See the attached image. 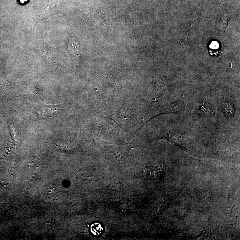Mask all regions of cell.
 Wrapping results in <instances>:
<instances>
[{"mask_svg":"<svg viewBox=\"0 0 240 240\" xmlns=\"http://www.w3.org/2000/svg\"><path fill=\"white\" fill-rule=\"evenodd\" d=\"M36 111L39 117L41 118H51L56 112V106L55 105H47L40 104L35 108Z\"/></svg>","mask_w":240,"mask_h":240,"instance_id":"cell-1","label":"cell"},{"mask_svg":"<svg viewBox=\"0 0 240 240\" xmlns=\"http://www.w3.org/2000/svg\"><path fill=\"white\" fill-rule=\"evenodd\" d=\"M103 229L101 224L97 222L94 223L90 226L91 233L95 236H98L101 235L103 233Z\"/></svg>","mask_w":240,"mask_h":240,"instance_id":"cell-2","label":"cell"},{"mask_svg":"<svg viewBox=\"0 0 240 240\" xmlns=\"http://www.w3.org/2000/svg\"><path fill=\"white\" fill-rule=\"evenodd\" d=\"M20 2H21L22 3H23L25 2H26L27 0H20Z\"/></svg>","mask_w":240,"mask_h":240,"instance_id":"cell-3","label":"cell"}]
</instances>
